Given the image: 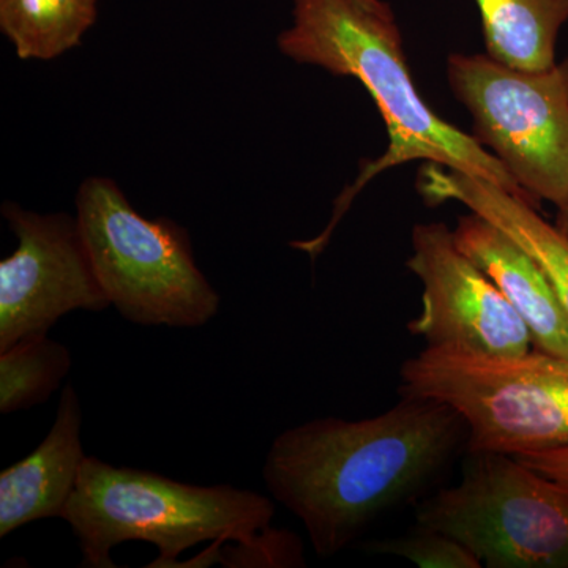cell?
Masks as SVG:
<instances>
[{"label": "cell", "instance_id": "6da1fadb", "mask_svg": "<svg viewBox=\"0 0 568 568\" xmlns=\"http://www.w3.org/2000/svg\"><path fill=\"white\" fill-rule=\"evenodd\" d=\"M465 422L435 399L403 398L376 417H327L275 437L263 477L332 558L381 515L413 499L450 462Z\"/></svg>", "mask_w": 568, "mask_h": 568}, {"label": "cell", "instance_id": "7a4b0ae2", "mask_svg": "<svg viewBox=\"0 0 568 568\" xmlns=\"http://www.w3.org/2000/svg\"><path fill=\"white\" fill-rule=\"evenodd\" d=\"M293 17V26L278 39L283 54L361 81L375 99L388 133L386 153L364 168L354 185L339 196L323 233L312 241L294 242V248L316 257L366 182L414 160L485 179L537 207L473 134L443 121L420 99L407 70L394 17L372 13L353 0H294Z\"/></svg>", "mask_w": 568, "mask_h": 568}, {"label": "cell", "instance_id": "3957f363", "mask_svg": "<svg viewBox=\"0 0 568 568\" xmlns=\"http://www.w3.org/2000/svg\"><path fill=\"white\" fill-rule=\"evenodd\" d=\"M274 517V500L252 489L183 484L85 457L61 518L80 545L81 567H118L112 549L148 541L159 548L149 567L170 568L203 541L253 540L271 528Z\"/></svg>", "mask_w": 568, "mask_h": 568}, {"label": "cell", "instance_id": "277c9868", "mask_svg": "<svg viewBox=\"0 0 568 568\" xmlns=\"http://www.w3.org/2000/svg\"><path fill=\"white\" fill-rule=\"evenodd\" d=\"M403 398L435 399L465 422L470 454L568 446V358L426 346L399 372Z\"/></svg>", "mask_w": 568, "mask_h": 568}, {"label": "cell", "instance_id": "5b68a950", "mask_svg": "<svg viewBox=\"0 0 568 568\" xmlns=\"http://www.w3.org/2000/svg\"><path fill=\"white\" fill-rule=\"evenodd\" d=\"M77 211L95 274L123 320L196 328L219 315L222 297L197 267L181 224L145 219L102 178L82 183Z\"/></svg>", "mask_w": 568, "mask_h": 568}, {"label": "cell", "instance_id": "8992f818", "mask_svg": "<svg viewBox=\"0 0 568 568\" xmlns=\"http://www.w3.org/2000/svg\"><path fill=\"white\" fill-rule=\"evenodd\" d=\"M489 568H568V489L511 455L470 454L465 476L418 510Z\"/></svg>", "mask_w": 568, "mask_h": 568}, {"label": "cell", "instance_id": "52a82bcc", "mask_svg": "<svg viewBox=\"0 0 568 568\" xmlns=\"http://www.w3.org/2000/svg\"><path fill=\"white\" fill-rule=\"evenodd\" d=\"M448 85L473 118V136L534 203L568 205V59L544 71L489 55L452 54Z\"/></svg>", "mask_w": 568, "mask_h": 568}, {"label": "cell", "instance_id": "ba28073f", "mask_svg": "<svg viewBox=\"0 0 568 568\" xmlns=\"http://www.w3.org/2000/svg\"><path fill=\"white\" fill-rule=\"evenodd\" d=\"M18 246L0 263V351L48 335L62 316L110 308L77 216L3 204Z\"/></svg>", "mask_w": 568, "mask_h": 568}, {"label": "cell", "instance_id": "9c48e42d", "mask_svg": "<svg viewBox=\"0 0 568 568\" xmlns=\"http://www.w3.org/2000/svg\"><path fill=\"white\" fill-rule=\"evenodd\" d=\"M407 267L424 286L420 313L407 328L426 346L485 355H523L536 347L528 325L458 248L446 224L414 227Z\"/></svg>", "mask_w": 568, "mask_h": 568}, {"label": "cell", "instance_id": "30bf717a", "mask_svg": "<svg viewBox=\"0 0 568 568\" xmlns=\"http://www.w3.org/2000/svg\"><path fill=\"white\" fill-rule=\"evenodd\" d=\"M454 237L528 325L536 349L568 358V316L537 261L476 212L459 216Z\"/></svg>", "mask_w": 568, "mask_h": 568}, {"label": "cell", "instance_id": "8fae6325", "mask_svg": "<svg viewBox=\"0 0 568 568\" xmlns=\"http://www.w3.org/2000/svg\"><path fill=\"white\" fill-rule=\"evenodd\" d=\"M81 428L80 396L67 386L43 443L0 473V537L39 519L62 517L85 459Z\"/></svg>", "mask_w": 568, "mask_h": 568}, {"label": "cell", "instance_id": "7c38bea8", "mask_svg": "<svg viewBox=\"0 0 568 568\" xmlns=\"http://www.w3.org/2000/svg\"><path fill=\"white\" fill-rule=\"evenodd\" d=\"M417 189L429 205L458 201L506 231L540 265L568 316V235L537 207L485 179L432 162L418 173Z\"/></svg>", "mask_w": 568, "mask_h": 568}, {"label": "cell", "instance_id": "4fadbf2b", "mask_svg": "<svg viewBox=\"0 0 568 568\" xmlns=\"http://www.w3.org/2000/svg\"><path fill=\"white\" fill-rule=\"evenodd\" d=\"M493 61L523 71L556 65V43L568 0H476Z\"/></svg>", "mask_w": 568, "mask_h": 568}, {"label": "cell", "instance_id": "5bb4252c", "mask_svg": "<svg viewBox=\"0 0 568 568\" xmlns=\"http://www.w3.org/2000/svg\"><path fill=\"white\" fill-rule=\"evenodd\" d=\"M95 20L97 0H0V29L21 59L58 58Z\"/></svg>", "mask_w": 568, "mask_h": 568}, {"label": "cell", "instance_id": "9a60e30c", "mask_svg": "<svg viewBox=\"0 0 568 568\" xmlns=\"http://www.w3.org/2000/svg\"><path fill=\"white\" fill-rule=\"evenodd\" d=\"M71 364L69 347L48 335L0 351V413H20L47 403L69 376Z\"/></svg>", "mask_w": 568, "mask_h": 568}, {"label": "cell", "instance_id": "2e32d148", "mask_svg": "<svg viewBox=\"0 0 568 568\" xmlns=\"http://www.w3.org/2000/svg\"><path fill=\"white\" fill-rule=\"evenodd\" d=\"M291 568L305 567L304 545L290 530L267 528L245 541H212L211 548L175 567Z\"/></svg>", "mask_w": 568, "mask_h": 568}, {"label": "cell", "instance_id": "e0dca14e", "mask_svg": "<svg viewBox=\"0 0 568 568\" xmlns=\"http://www.w3.org/2000/svg\"><path fill=\"white\" fill-rule=\"evenodd\" d=\"M369 551L398 556L422 568H481L477 556L457 538L440 530L418 525V529L405 537L376 541Z\"/></svg>", "mask_w": 568, "mask_h": 568}, {"label": "cell", "instance_id": "ac0fdd59", "mask_svg": "<svg viewBox=\"0 0 568 568\" xmlns=\"http://www.w3.org/2000/svg\"><path fill=\"white\" fill-rule=\"evenodd\" d=\"M511 457L568 489V446L521 452Z\"/></svg>", "mask_w": 568, "mask_h": 568}, {"label": "cell", "instance_id": "d6986e66", "mask_svg": "<svg viewBox=\"0 0 568 568\" xmlns=\"http://www.w3.org/2000/svg\"><path fill=\"white\" fill-rule=\"evenodd\" d=\"M353 2L361 6L362 9L372 11V13L381 14V17H394L390 7L387 3L381 2V0H353Z\"/></svg>", "mask_w": 568, "mask_h": 568}, {"label": "cell", "instance_id": "ffe728a7", "mask_svg": "<svg viewBox=\"0 0 568 568\" xmlns=\"http://www.w3.org/2000/svg\"><path fill=\"white\" fill-rule=\"evenodd\" d=\"M556 226H558L564 234L568 235V205L567 207L560 209L558 212V222H556Z\"/></svg>", "mask_w": 568, "mask_h": 568}]
</instances>
